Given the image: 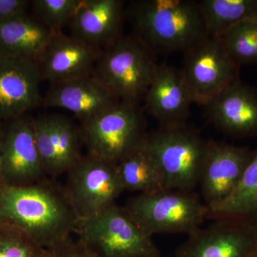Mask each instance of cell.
Returning <instances> with one entry per match:
<instances>
[{
	"mask_svg": "<svg viewBox=\"0 0 257 257\" xmlns=\"http://www.w3.org/2000/svg\"><path fill=\"white\" fill-rule=\"evenodd\" d=\"M77 220L55 179L25 186L0 183V223L22 230L42 247L50 249L72 237Z\"/></svg>",
	"mask_w": 257,
	"mask_h": 257,
	"instance_id": "cell-1",
	"label": "cell"
},
{
	"mask_svg": "<svg viewBox=\"0 0 257 257\" xmlns=\"http://www.w3.org/2000/svg\"><path fill=\"white\" fill-rule=\"evenodd\" d=\"M130 16L136 37L154 52L185 53L208 37L198 2H134Z\"/></svg>",
	"mask_w": 257,
	"mask_h": 257,
	"instance_id": "cell-2",
	"label": "cell"
},
{
	"mask_svg": "<svg viewBox=\"0 0 257 257\" xmlns=\"http://www.w3.org/2000/svg\"><path fill=\"white\" fill-rule=\"evenodd\" d=\"M143 147L163 175L165 189L194 192L208 147L199 132L187 124L160 126L147 134Z\"/></svg>",
	"mask_w": 257,
	"mask_h": 257,
	"instance_id": "cell-3",
	"label": "cell"
},
{
	"mask_svg": "<svg viewBox=\"0 0 257 257\" xmlns=\"http://www.w3.org/2000/svg\"><path fill=\"white\" fill-rule=\"evenodd\" d=\"M74 234L99 257H161L160 250L116 202L94 215L78 219Z\"/></svg>",
	"mask_w": 257,
	"mask_h": 257,
	"instance_id": "cell-4",
	"label": "cell"
},
{
	"mask_svg": "<svg viewBox=\"0 0 257 257\" xmlns=\"http://www.w3.org/2000/svg\"><path fill=\"white\" fill-rule=\"evenodd\" d=\"M146 234H190L207 220L208 207L194 192L164 189L130 197L124 206Z\"/></svg>",
	"mask_w": 257,
	"mask_h": 257,
	"instance_id": "cell-5",
	"label": "cell"
},
{
	"mask_svg": "<svg viewBox=\"0 0 257 257\" xmlns=\"http://www.w3.org/2000/svg\"><path fill=\"white\" fill-rule=\"evenodd\" d=\"M138 37H119L101 52L96 77L116 98L136 102L146 94L157 64Z\"/></svg>",
	"mask_w": 257,
	"mask_h": 257,
	"instance_id": "cell-6",
	"label": "cell"
},
{
	"mask_svg": "<svg viewBox=\"0 0 257 257\" xmlns=\"http://www.w3.org/2000/svg\"><path fill=\"white\" fill-rule=\"evenodd\" d=\"M88 153L117 164L143 146L147 134L136 102L121 100L82 122Z\"/></svg>",
	"mask_w": 257,
	"mask_h": 257,
	"instance_id": "cell-7",
	"label": "cell"
},
{
	"mask_svg": "<svg viewBox=\"0 0 257 257\" xmlns=\"http://www.w3.org/2000/svg\"><path fill=\"white\" fill-rule=\"evenodd\" d=\"M67 174L64 191L78 219L102 210L124 192L116 164L89 154Z\"/></svg>",
	"mask_w": 257,
	"mask_h": 257,
	"instance_id": "cell-8",
	"label": "cell"
},
{
	"mask_svg": "<svg viewBox=\"0 0 257 257\" xmlns=\"http://www.w3.org/2000/svg\"><path fill=\"white\" fill-rule=\"evenodd\" d=\"M239 69L220 39L207 37L184 53L181 72L193 102L205 106L239 79Z\"/></svg>",
	"mask_w": 257,
	"mask_h": 257,
	"instance_id": "cell-9",
	"label": "cell"
},
{
	"mask_svg": "<svg viewBox=\"0 0 257 257\" xmlns=\"http://www.w3.org/2000/svg\"><path fill=\"white\" fill-rule=\"evenodd\" d=\"M212 221L189 234L175 257H248L256 249V226L236 219Z\"/></svg>",
	"mask_w": 257,
	"mask_h": 257,
	"instance_id": "cell-10",
	"label": "cell"
},
{
	"mask_svg": "<svg viewBox=\"0 0 257 257\" xmlns=\"http://www.w3.org/2000/svg\"><path fill=\"white\" fill-rule=\"evenodd\" d=\"M253 152L248 147L208 140L207 154L198 183L208 209L219 205L232 193Z\"/></svg>",
	"mask_w": 257,
	"mask_h": 257,
	"instance_id": "cell-11",
	"label": "cell"
},
{
	"mask_svg": "<svg viewBox=\"0 0 257 257\" xmlns=\"http://www.w3.org/2000/svg\"><path fill=\"white\" fill-rule=\"evenodd\" d=\"M1 160V183L25 186L46 178L37 147L33 118L23 116L13 119L3 133Z\"/></svg>",
	"mask_w": 257,
	"mask_h": 257,
	"instance_id": "cell-12",
	"label": "cell"
},
{
	"mask_svg": "<svg viewBox=\"0 0 257 257\" xmlns=\"http://www.w3.org/2000/svg\"><path fill=\"white\" fill-rule=\"evenodd\" d=\"M37 149L47 176L56 179L81 158L83 140L80 128L67 116L43 115L34 119Z\"/></svg>",
	"mask_w": 257,
	"mask_h": 257,
	"instance_id": "cell-13",
	"label": "cell"
},
{
	"mask_svg": "<svg viewBox=\"0 0 257 257\" xmlns=\"http://www.w3.org/2000/svg\"><path fill=\"white\" fill-rule=\"evenodd\" d=\"M38 64L0 57V118L15 119L42 104Z\"/></svg>",
	"mask_w": 257,
	"mask_h": 257,
	"instance_id": "cell-14",
	"label": "cell"
},
{
	"mask_svg": "<svg viewBox=\"0 0 257 257\" xmlns=\"http://www.w3.org/2000/svg\"><path fill=\"white\" fill-rule=\"evenodd\" d=\"M101 51L62 32L54 33L37 62L42 79L52 84L94 75Z\"/></svg>",
	"mask_w": 257,
	"mask_h": 257,
	"instance_id": "cell-15",
	"label": "cell"
},
{
	"mask_svg": "<svg viewBox=\"0 0 257 257\" xmlns=\"http://www.w3.org/2000/svg\"><path fill=\"white\" fill-rule=\"evenodd\" d=\"M205 106L208 119L222 133L239 138L257 135V91L240 79Z\"/></svg>",
	"mask_w": 257,
	"mask_h": 257,
	"instance_id": "cell-16",
	"label": "cell"
},
{
	"mask_svg": "<svg viewBox=\"0 0 257 257\" xmlns=\"http://www.w3.org/2000/svg\"><path fill=\"white\" fill-rule=\"evenodd\" d=\"M145 97L147 111L160 126L186 124L193 99L179 69L157 64Z\"/></svg>",
	"mask_w": 257,
	"mask_h": 257,
	"instance_id": "cell-17",
	"label": "cell"
},
{
	"mask_svg": "<svg viewBox=\"0 0 257 257\" xmlns=\"http://www.w3.org/2000/svg\"><path fill=\"white\" fill-rule=\"evenodd\" d=\"M120 0H81L68 24L72 36L99 50L120 37L124 8Z\"/></svg>",
	"mask_w": 257,
	"mask_h": 257,
	"instance_id": "cell-18",
	"label": "cell"
},
{
	"mask_svg": "<svg viewBox=\"0 0 257 257\" xmlns=\"http://www.w3.org/2000/svg\"><path fill=\"white\" fill-rule=\"evenodd\" d=\"M117 102L94 75L52 84L42 104L73 113L82 122Z\"/></svg>",
	"mask_w": 257,
	"mask_h": 257,
	"instance_id": "cell-19",
	"label": "cell"
},
{
	"mask_svg": "<svg viewBox=\"0 0 257 257\" xmlns=\"http://www.w3.org/2000/svg\"><path fill=\"white\" fill-rule=\"evenodd\" d=\"M54 33L26 14L0 23V57L37 63Z\"/></svg>",
	"mask_w": 257,
	"mask_h": 257,
	"instance_id": "cell-20",
	"label": "cell"
},
{
	"mask_svg": "<svg viewBox=\"0 0 257 257\" xmlns=\"http://www.w3.org/2000/svg\"><path fill=\"white\" fill-rule=\"evenodd\" d=\"M232 219L257 227V150L239 184L224 202L208 209L207 219Z\"/></svg>",
	"mask_w": 257,
	"mask_h": 257,
	"instance_id": "cell-21",
	"label": "cell"
},
{
	"mask_svg": "<svg viewBox=\"0 0 257 257\" xmlns=\"http://www.w3.org/2000/svg\"><path fill=\"white\" fill-rule=\"evenodd\" d=\"M198 6L207 36L216 38L239 22L257 15V0H202Z\"/></svg>",
	"mask_w": 257,
	"mask_h": 257,
	"instance_id": "cell-22",
	"label": "cell"
},
{
	"mask_svg": "<svg viewBox=\"0 0 257 257\" xmlns=\"http://www.w3.org/2000/svg\"><path fill=\"white\" fill-rule=\"evenodd\" d=\"M116 166L124 191L142 194L165 189L163 175L143 146L125 157Z\"/></svg>",
	"mask_w": 257,
	"mask_h": 257,
	"instance_id": "cell-23",
	"label": "cell"
},
{
	"mask_svg": "<svg viewBox=\"0 0 257 257\" xmlns=\"http://www.w3.org/2000/svg\"><path fill=\"white\" fill-rule=\"evenodd\" d=\"M219 39L236 65H257V16L236 24Z\"/></svg>",
	"mask_w": 257,
	"mask_h": 257,
	"instance_id": "cell-24",
	"label": "cell"
},
{
	"mask_svg": "<svg viewBox=\"0 0 257 257\" xmlns=\"http://www.w3.org/2000/svg\"><path fill=\"white\" fill-rule=\"evenodd\" d=\"M81 0H35L32 2L35 18L54 32L68 25Z\"/></svg>",
	"mask_w": 257,
	"mask_h": 257,
	"instance_id": "cell-25",
	"label": "cell"
},
{
	"mask_svg": "<svg viewBox=\"0 0 257 257\" xmlns=\"http://www.w3.org/2000/svg\"><path fill=\"white\" fill-rule=\"evenodd\" d=\"M0 257H49V252L22 230L0 223Z\"/></svg>",
	"mask_w": 257,
	"mask_h": 257,
	"instance_id": "cell-26",
	"label": "cell"
},
{
	"mask_svg": "<svg viewBox=\"0 0 257 257\" xmlns=\"http://www.w3.org/2000/svg\"><path fill=\"white\" fill-rule=\"evenodd\" d=\"M47 250L49 257H99L82 241L72 237Z\"/></svg>",
	"mask_w": 257,
	"mask_h": 257,
	"instance_id": "cell-27",
	"label": "cell"
},
{
	"mask_svg": "<svg viewBox=\"0 0 257 257\" xmlns=\"http://www.w3.org/2000/svg\"><path fill=\"white\" fill-rule=\"evenodd\" d=\"M26 0H0V23L25 14Z\"/></svg>",
	"mask_w": 257,
	"mask_h": 257,
	"instance_id": "cell-28",
	"label": "cell"
},
{
	"mask_svg": "<svg viewBox=\"0 0 257 257\" xmlns=\"http://www.w3.org/2000/svg\"><path fill=\"white\" fill-rule=\"evenodd\" d=\"M3 132L0 128V183L2 182V177H3V173H2V160H1V149L2 142H3Z\"/></svg>",
	"mask_w": 257,
	"mask_h": 257,
	"instance_id": "cell-29",
	"label": "cell"
},
{
	"mask_svg": "<svg viewBox=\"0 0 257 257\" xmlns=\"http://www.w3.org/2000/svg\"><path fill=\"white\" fill-rule=\"evenodd\" d=\"M248 257H257V248Z\"/></svg>",
	"mask_w": 257,
	"mask_h": 257,
	"instance_id": "cell-30",
	"label": "cell"
}]
</instances>
